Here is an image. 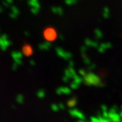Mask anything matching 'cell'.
<instances>
[{
  "instance_id": "obj_1",
  "label": "cell",
  "mask_w": 122,
  "mask_h": 122,
  "mask_svg": "<svg viewBox=\"0 0 122 122\" xmlns=\"http://www.w3.org/2000/svg\"><path fill=\"white\" fill-rule=\"evenodd\" d=\"M84 80L85 81H86V83H89V82H90V84H94L95 85L96 83H98L100 80H99V78L96 76V75L92 73H89L86 74L85 76H84Z\"/></svg>"
},
{
  "instance_id": "obj_2",
  "label": "cell",
  "mask_w": 122,
  "mask_h": 122,
  "mask_svg": "<svg viewBox=\"0 0 122 122\" xmlns=\"http://www.w3.org/2000/svg\"><path fill=\"white\" fill-rule=\"evenodd\" d=\"M56 52L57 54H58V56L63 58L65 60H70L71 58V57H72V55H71V53L62 50V48H57Z\"/></svg>"
},
{
  "instance_id": "obj_3",
  "label": "cell",
  "mask_w": 122,
  "mask_h": 122,
  "mask_svg": "<svg viewBox=\"0 0 122 122\" xmlns=\"http://www.w3.org/2000/svg\"><path fill=\"white\" fill-rule=\"evenodd\" d=\"M45 35H46V37L49 40H53L56 37V33L52 29H49L47 30V31H46Z\"/></svg>"
},
{
  "instance_id": "obj_4",
  "label": "cell",
  "mask_w": 122,
  "mask_h": 122,
  "mask_svg": "<svg viewBox=\"0 0 122 122\" xmlns=\"http://www.w3.org/2000/svg\"><path fill=\"white\" fill-rule=\"evenodd\" d=\"M85 45L88 47H93V48H98V43L96 41H93L90 39H86L85 40Z\"/></svg>"
},
{
  "instance_id": "obj_5",
  "label": "cell",
  "mask_w": 122,
  "mask_h": 122,
  "mask_svg": "<svg viewBox=\"0 0 122 122\" xmlns=\"http://www.w3.org/2000/svg\"><path fill=\"white\" fill-rule=\"evenodd\" d=\"M94 35L96 36L97 39H101L103 37V33L102 31L98 29H96V30H94Z\"/></svg>"
},
{
  "instance_id": "obj_6",
  "label": "cell",
  "mask_w": 122,
  "mask_h": 122,
  "mask_svg": "<svg viewBox=\"0 0 122 122\" xmlns=\"http://www.w3.org/2000/svg\"><path fill=\"white\" fill-rule=\"evenodd\" d=\"M52 10L54 12H55V13L58 14H62L63 13V10H62V9L60 8V7H54V8H53Z\"/></svg>"
},
{
  "instance_id": "obj_7",
  "label": "cell",
  "mask_w": 122,
  "mask_h": 122,
  "mask_svg": "<svg viewBox=\"0 0 122 122\" xmlns=\"http://www.w3.org/2000/svg\"><path fill=\"white\" fill-rule=\"evenodd\" d=\"M100 46H101L102 48H103V49L105 50V51L107 50H108V49H110V48L112 47V45L111 43H104V44H100Z\"/></svg>"
},
{
  "instance_id": "obj_8",
  "label": "cell",
  "mask_w": 122,
  "mask_h": 122,
  "mask_svg": "<svg viewBox=\"0 0 122 122\" xmlns=\"http://www.w3.org/2000/svg\"><path fill=\"white\" fill-rule=\"evenodd\" d=\"M103 16L105 18H107L109 17L110 16V11H109V8L107 7H105L104 10H103Z\"/></svg>"
},
{
  "instance_id": "obj_9",
  "label": "cell",
  "mask_w": 122,
  "mask_h": 122,
  "mask_svg": "<svg viewBox=\"0 0 122 122\" xmlns=\"http://www.w3.org/2000/svg\"><path fill=\"white\" fill-rule=\"evenodd\" d=\"M65 3L69 5H72L77 2V0H65Z\"/></svg>"
},
{
  "instance_id": "obj_10",
  "label": "cell",
  "mask_w": 122,
  "mask_h": 122,
  "mask_svg": "<svg viewBox=\"0 0 122 122\" xmlns=\"http://www.w3.org/2000/svg\"><path fill=\"white\" fill-rule=\"evenodd\" d=\"M87 46H86V45L82 46V47L81 48V54H86V52L87 51Z\"/></svg>"
},
{
  "instance_id": "obj_11",
  "label": "cell",
  "mask_w": 122,
  "mask_h": 122,
  "mask_svg": "<svg viewBox=\"0 0 122 122\" xmlns=\"http://www.w3.org/2000/svg\"><path fill=\"white\" fill-rule=\"evenodd\" d=\"M89 66V69L90 70L94 69H95V67H96V65H94V64H90V65H88Z\"/></svg>"
},
{
  "instance_id": "obj_12",
  "label": "cell",
  "mask_w": 122,
  "mask_h": 122,
  "mask_svg": "<svg viewBox=\"0 0 122 122\" xmlns=\"http://www.w3.org/2000/svg\"><path fill=\"white\" fill-rule=\"evenodd\" d=\"M79 73L81 75H82V76H85L86 75V73L84 70H80L79 71Z\"/></svg>"
},
{
  "instance_id": "obj_13",
  "label": "cell",
  "mask_w": 122,
  "mask_h": 122,
  "mask_svg": "<svg viewBox=\"0 0 122 122\" xmlns=\"http://www.w3.org/2000/svg\"><path fill=\"white\" fill-rule=\"evenodd\" d=\"M73 65H74V63H73V62L71 60L69 62V67H73Z\"/></svg>"
}]
</instances>
